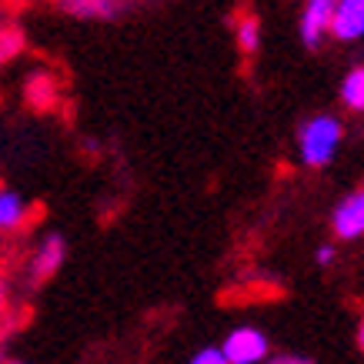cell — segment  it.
<instances>
[{"label":"cell","mask_w":364,"mask_h":364,"mask_svg":"<svg viewBox=\"0 0 364 364\" xmlns=\"http://www.w3.org/2000/svg\"><path fill=\"white\" fill-rule=\"evenodd\" d=\"M344 127L338 117L331 114H321V117H311L304 127H301L298 147H301V161L308 167H328L341 147Z\"/></svg>","instance_id":"cell-1"},{"label":"cell","mask_w":364,"mask_h":364,"mask_svg":"<svg viewBox=\"0 0 364 364\" xmlns=\"http://www.w3.org/2000/svg\"><path fill=\"white\" fill-rule=\"evenodd\" d=\"M228 364H257L267 358V338L257 328H234L221 344Z\"/></svg>","instance_id":"cell-2"},{"label":"cell","mask_w":364,"mask_h":364,"mask_svg":"<svg viewBox=\"0 0 364 364\" xmlns=\"http://www.w3.org/2000/svg\"><path fill=\"white\" fill-rule=\"evenodd\" d=\"M328 33L341 44H354L364 37V0H338L331 11Z\"/></svg>","instance_id":"cell-3"},{"label":"cell","mask_w":364,"mask_h":364,"mask_svg":"<svg viewBox=\"0 0 364 364\" xmlns=\"http://www.w3.org/2000/svg\"><path fill=\"white\" fill-rule=\"evenodd\" d=\"M331 228L341 241H358V237H364V188L351 191V194L334 208Z\"/></svg>","instance_id":"cell-4"},{"label":"cell","mask_w":364,"mask_h":364,"mask_svg":"<svg viewBox=\"0 0 364 364\" xmlns=\"http://www.w3.org/2000/svg\"><path fill=\"white\" fill-rule=\"evenodd\" d=\"M64 254H67V244L60 234H47L44 241L37 244V251L31 257V277L33 281H47V277H54L64 264Z\"/></svg>","instance_id":"cell-5"},{"label":"cell","mask_w":364,"mask_h":364,"mask_svg":"<svg viewBox=\"0 0 364 364\" xmlns=\"http://www.w3.org/2000/svg\"><path fill=\"white\" fill-rule=\"evenodd\" d=\"M334 4L338 0H304V11H301V41L308 47H318L321 37L328 33Z\"/></svg>","instance_id":"cell-6"},{"label":"cell","mask_w":364,"mask_h":364,"mask_svg":"<svg viewBox=\"0 0 364 364\" xmlns=\"http://www.w3.org/2000/svg\"><path fill=\"white\" fill-rule=\"evenodd\" d=\"M31 218V204L17 191H0V234L21 231Z\"/></svg>","instance_id":"cell-7"},{"label":"cell","mask_w":364,"mask_h":364,"mask_svg":"<svg viewBox=\"0 0 364 364\" xmlns=\"http://www.w3.org/2000/svg\"><path fill=\"white\" fill-rule=\"evenodd\" d=\"M67 14H77V17H111L121 0H57Z\"/></svg>","instance_id":"cell-8"},{"label":"cell","mask_w":364,"mask_h":364,"mask_svg":"<svg viewBox=\"0 0 364 364\" xmlns=\"http://www.w3.org/2000/svg\"><path fill=\"white\" fill-rule=\"evenodd\" d=\"M341 100L351 111H364V67L348 70V77L341 80Z\"/></svg>","instance_id":"cell-9"},{"label":"cell","mask_w":364,"mask_h":364,"mask_svg":"<svg viewBox=\"0 0 364 364\" xmlns=\"http://www.w3.org/2000/svg\"><path fill=\"white\" fill-rule=\"evenodd\" d=\"M234 37H237V47H241L244 54H254L257 44H261V23H257V17L244 14L241 21H237V27H234Z\"/></svg>","instance_id":"cell-10"},{"label":"cell","mask_w":364,"mask_h":364,"mask_svg":"<svg viewBox=\"0 0 364 364\" xmlns=\"http://www.w3.org/2000/svg\"><path fill=\"white\" fill-rule=\"evenodd\" d=\"M54 80L50 77H44V74H41V77H33V80H27V100H31L33 107H50V104H54Z\"/></svg>","instance_id":"cell-11"},{"label":"cell","mask_w":364,"mask_h":364,"mask_svg":"<svg viewBox=\"0 0 364 364\" xmlns=\"http://www.w3.org/2000/svg\"><path fill=\"white\" fill-rule=\"evenodd\" d=\"M23 50V33L17 27H0V67H7Z\"/></svg>","instance_id":"cell-12"},{"label":"cell","mask_w":364,"mask_h":364,"mask_svg":"<svg viewBox=\"0 0 364 364\" xmlns=\"http://www.w3.org/2000/svg\"><path fill=\"white\" fill-rule=\"evenodd\" d=\"M191 364H228V361H224L221 348H200V351L191 358Z\"/></svg>","instance_id":"cell-13"},{"label":"cell","mask_w":364,"mask_h":364,"mask_svg":"<svg viewBox=\"0 0 364 364\" xmlns=\"http://www.w3.org/2000/svg\"><path fill=\"white\" fill-rule=\"evenodd\" d=\"M4 318H7V287H4V277H0V331H4Z\"/></svg>","instance_id":"cell-14"},{"label":"cell","mask_w":364,"mask_h":364,"mask_svg":"<svg viewBox=\"0 0 364 364\" xmlns=\"http://www.w3.org/2000/svg\"><path fill=\"white\" fill-rule=\"evenodd\" d=\"M331 261H334V247H328V244H324V247H321V251H318V264H324V267H328V264H331Z\"/></svg>","instance_id":"cell-15"},{"label":"cell","mask_w":364,"mask_h":364,"mask_svg":"<svg viewBox=\"0 0 364 364\" xmlns=\"http://www.w3.org/2000/svg\"><path fill=\"white\" fill-rule=\"evenodd\" d=\"M358 344H361V351H364V318H361V328H358Z\"/></svg>","instance_id":"cell-16"}]
</instances>
